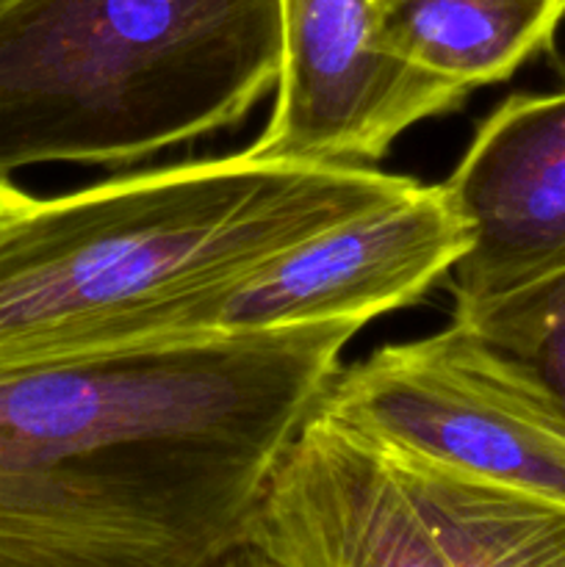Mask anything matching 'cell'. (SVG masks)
Listing matches in <instances>:
<instances>
[{
  "mask_svg": "<svg viewBox=\"0 0 565 567\" xmlns=\"http://www.w3.org/2000/svg\"><path fill=\"white\" fill-rule=\"evenodd\" d=\"M452 319L496 349L565 424V269Z\"/></svg>",
  "mask_w": 565,
  "mask_h": 567,
  "instance_id": "obj_11",
  "label": "cell"
},
{
  "mask_svg": "<svg viewBox=\"0 0 565 567\" xmlns=\"http://www.w3.org/2000/svg\"><path fill=\"white\" fill-rule=\"evenodd\" d=\"M319 408L382 449L565 502V424L458 319L338 369Z\"/></svg>",
  "mask_w": 565,
  "mask_h": 567,
  "instance_id": "obj_4",
  "label": "cell"
},
{
  "mask_svg": "<svg viewBox=\"0 0 565 567\" xmlns=\"http://www.w3.org/2000/svg\"><path fill=\"white\" fill-rule=\"evenodd\" d=\"M0 3H3V0H0Z\"/></svg>",
  "mask_w": 565,
  "mask_h": 567,
  "instance_id": "obj_14",
  "label": "cell"
},
{
  "mask_svg": "<svg viewBox=\"0 0 565 567\" xmlns=\"http://www.w3.org/2000/svg\"><path fill=\"white\" fill-rule=\"evenodd\" d=\"M363 321L208 330L0 371V567H210Z\"/></svg>",
  "mask_w": 565,
  "mask_h": 567,
  "instance_id": "obj_1",
  "label": "cell"
},
{
  "mask_svg": "<svg viewBox=\"0 0 565 567\" xmlns=\"http://www.w3.org/2000/svg\"><path fill=\"white\" fill-rule=\"evenodd\" d=\"M469 233L449 271L454 313L565 269V86L513 94L443 181Z\"/></svg>",
  "mask_w": 565,
  "mask_h": 567,
  "instance_id": "obj_8",
  "label": "cell"
},
{
  "mask_svg": "<svg viewBox=\"0 0 565 567\" xmlns=\"http://www.w3.org/2000/svg\"><path fill=\"white\" fill-rule=\"evenodd\" d=\"M210 567H280V565H277L269 554L260 551L258 546H253V543L244 540V543H238L236 548H230L225 557L216 559Z\"/></svg>",
  "mask_w": 565,
  "mask_h": 567,
  "instance_id": "obj_13",
  "label": "cell"
},
{
  "mask_svg": "<svg viewBox=\"0 0 565 567\" xmlns=\"http://www.w3.org/2000/svg\"><path fill=\"white\" fill-rule=\"evenodd\" d=\"M380 44L471 94L552 48L565 0H369Z\"/></svg>",
  "mask_w": 565,
  "mask_h": 567,
  "instance_id": "obj_9",
  "label": "cell"
},
{
  "mask_svg": "<svg viewBox=\"0 0 565 567\" xmlns=\"http://www.w3.org/2000/svg\"><path fill=\"white\" fill-rule=\"evenodd\" d=\"M415 186L238 150L39 197L0 238V371L199 332L210 297Z\"/></svg>",
  "mask_w": 565,
  "mask_h": 567,
  "instance_id": "obj_2",
  "label": "cell"
},
{
  "mask_svg": "<svg viewBox=\"0 0 565 567\" xmlns=\"http://www.w3.org/2000/svg\"><path fill=\"white\" fill-rule=\"evenodd\" d=\"M377 449L438 532L454 567H565V502Z\"/></svg>",
  "mask_w": 565,
  "mask_h": 567,
  "instance_id": "obj_10",
  "label": "cell"
},
{
  "mask_svg": "<svg viewBox=\"0 0 565 567\" xmlns=\"http://www.w3.org/2000/svg\"><path fill=\"white\" fill-rule=\"evenodd\" d=\"M247 543L280 567H454L380 449L321 408L269 476Z\"/></svg>",
  "mask_w": 565,
  "mask_h": 567,
  "instance_id": "obj_7",
  "label": "cell"
},
{
  "mask_svg": "<svg viewBox=\"0 0 565 567\" xmlns=\"http://www.w3.org/2000/svg\"><path fill=\"white\" fill-rule=\"evenodd\" d=\"M288 0H3L0 172L133 164L242 125Z\"/></svg>",
  "mask_w": 565,
  "mask_h": 567,
  "instance_id": "obj_3",
  "label": "cell"
},
{
  "mask_svg": "<svg viewBox=\"0 0 565 567\" xmlns=\"http://www.w3.org/2000/svg\"><path fill=\"white\" fill-rule=\"evenodd\" d=\"M37 199L39 197H33L31 192L17 186V183L11 181V175H3V172H0V238H3L6 233L37 205Z\"/></svg>",
  "mask_w": 565,
  "mask_h": 567,
  "instance_id": "obj_12",
  "label": "cell"
},
{
  "mask_svg": "<svg viewBox=\"0 0 565 567\" xmlns=\"http://www.w3.org/2000/svg\"><path fill=\"white\" fill-rule=\"evenodd\" d=\"M469 94L380 44L369 0H288L269 122L249 158L371 166Z\"/></svg>",
  "mask_w": 565,
  "mask_h": 567,
  "instance_id": "obj_5",
  "label": "cell"
},
{
  "mask_svg": "<svg viewBox=\"0 0 565 567\" xmlns=\"http://www.w3.org/2000/svg\"><path fill=\"white\" fill-rule=\"evenodd\" d=\"M469 233L443 183L341 221L288 249L199 310V330H275L371 319L421 302L446 282Z\"/></svg>",
  "mask_w": 565,
  "mask_h": 567,
  "instance_id": "obj_6",
  "label": "cell"
}]
</instances>
